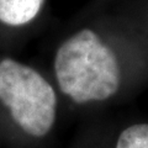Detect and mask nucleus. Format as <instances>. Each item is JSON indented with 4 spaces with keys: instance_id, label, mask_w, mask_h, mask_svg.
<instances>
[{
    "instance_id": "nucleus-2",
    "label": "nucleus",
    "mask_w": 148,
    "mask_h": 148,
    "mask_svg": "<svg viewBox=\"0 0 148 148\" xmlns=\"http://www.w3.org/2000/svg\"><path fill=\"white\" fill-rule=\"evenodd\" d=\"M0 100L29 135L42 137L52 128L57 110L56 92L34 68L10 58L0 62Z\"/></svg>"
},
{
    "instance_id": "nucleus-4",
    "label": "nucleus",
    "mask_w": 148,
    "mask_h": 148,
    "mask_svg": "<svg viewBox=\"0 0 148 148\" xmlns=\"http://www.w3.org/2000/svg\"><path fill=\"white\" fill-rule=\"evenodd\" d=\"M116 148H148V123L132 125L123 130Z\"/></svg>"
},
{
    "instance_id": "nucleus-1",
    "label": "nucleus",
    "mask_w": 148,
    "mask_h": 148,
    "mask_svg": "<svg viewBox=\"0 0 148 148\" xmlns=\"http://www.w3.org/2000/svg\"><path fill=\"white\" fill-rule=\"evenodd\" d=\"M54 71L61 90L78 104L111 98L121 79L115 53L88 29L58 48Z\"/></svg>"
},
{
    "instance_id": "nucleus-3",
    "label": "nucleus",
    "mask_w": 148,
    "mask_h": 148,
    "mask_svg": "<svg viewBox=\"0 0 148 148\" xmlns=\"http://www.w3.org/2000/svg\"><path fill=\"white\" fill-rule=\"evenodd\" d=\"M45 0H0V21L20 26L32 21L41 11Z\"/></svg>"
}]
</instances>
